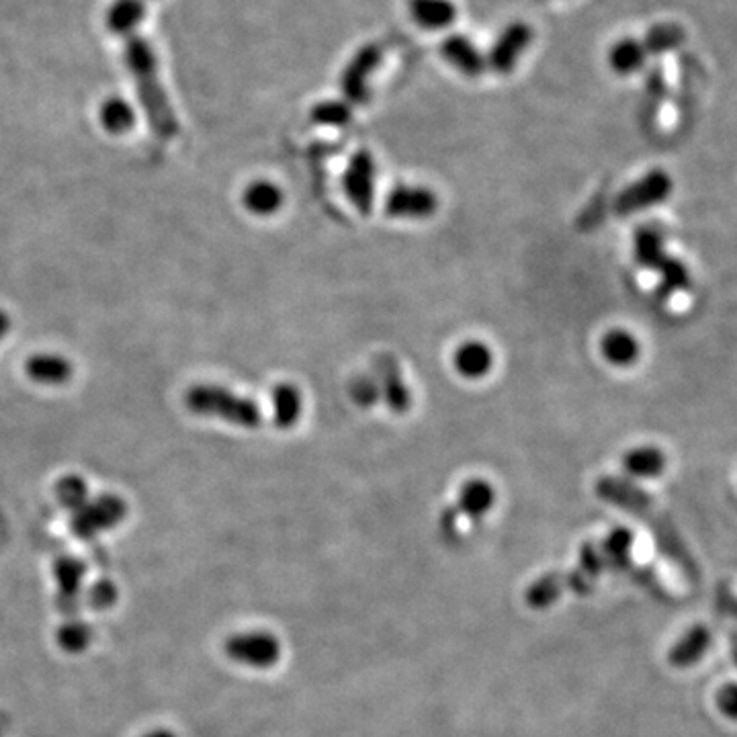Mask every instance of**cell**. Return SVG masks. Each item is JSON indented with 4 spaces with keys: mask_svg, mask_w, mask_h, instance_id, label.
<instances>
[{
    "mask_svg": "<svg viewBox=\"0 0 737 737\" xmlns=\"http://www.w3.org/2000/svg\"><path fill=\"white\" fill-rule=\"evenodd\" d=\"M717 709L731 721H737V684L729 682L717 692Z\"/></svg>",
    "mask_w": 737,
    "mask_h": 737,
    "instance_id": "cell-32",
    "label": "cell"
},
{
    "mask_svg": "<svg viewBox=\"0 0 737 737\" xmlns=\"http://www.w3.org/2000/svg\"><path fill=\"white\" fill-rule=\"evenodd\" d=\"M58 498L66 506H80L86 500V484L80 478L70 475V478H64L58 484Z\"/></svg>",
    "mask_w": 737,
    "mask_h": 737,
    "instance_id": "cell-30",
    "label": "cell"
},
{
    "mask_svg": "<svg viewBox=\"0 0 737 737\" xmlns=\"http://www.w3.org/2000/svg\"><path fill=\"white\" fill-rule=\"evenodd\" d=\"M600 353L606 363L627 369L639 361L641 344L629 330L615 328L600 338Z\"/></svg>",
    "mask_w": 737,
    "mask_h": 737,
    "instance_id": "cell-11",
    "label": "cell"
},
{
    "mask_svg": "<svg viewBox=\"0 0 737 737\" xmlns=\"http://www.w3.org/2000/svg\"><path fill=\"white\" fill-rule=\"evenodd\" d=\"M353 109L346 101H322L312 109V121L318 125L340 127L351 123Z\"/></svg>",
    "mask_w": 737,
    "mask_h": 737,
    "instance_id": "cell-29",
    "label": "cell"
},
{
    "mask_svg": "<svg viewBox=\"0 0 737 737\" xmlns=\"http://www.w3.org/2000/svg\"><path fill=\"white\" fill-rule=\"evenodd\" d=\"M9 330H11V318H9L7 312L0 310V342H3L7 338Z\"/></svg>",
    "mask_w": 737,
    "mask_h": 737,
    "instance_id": "cell-34",
    "label": "cell"
},
{
    "mask_svg": "<svg viewBox=\"0 0 737 737\" xmlns=\"http://www.w3.org/2000/svg\"><path fill=\"white\" fill-rule=\"evenodd\" d=\"M623 467L631 475V478H643V480H654L668 467V459L662 449L658 447H637L625 453Z\"/></svg>",
    "mask_w": 737,
    "mask_h": 737,
    "instance_id": "cell-20",
    "label": "cell"
},
{
    "mask_svg": "<svg viewBox=\"0 0 737 737\" xmlns=\"http://www.w3.org/2000/svg\"><path fill=\"white\" fill-rule=\"evenodd\" d=\"M342 189L361 215H369L375 195V160L367 150L357 152L344 170Z\"/></svg>",
    "mask_w": 737,
    "mask_h": 737,
    "instance_id": "cell-6",
    "label": "cell"
},
{
    "mask_svg": "<svg viewBox=\"0 0 737 737\" xmlns=\"http://www.w3.org/2000/svg\"><path fill=\"white\" fill-rule=\"evenodd\" d=\"M138 115L127 99L113 95L107 97L99 107V123L109 136H125L136 127Z\"/></svg>",
    "mask_w": 737,
    "mask_h": 737,
    "instance_id": "cell-18",
    "label": "cell"
},
{
    "mask_svg": "<svg viewBox=\"0 0 737 737\" xmlns=\"http://www.w3.org/2000/svg\"><path fill=\"white\" fill-rule=\"evenodd\" d=\"M674 191V181L666 170L656 168L649 170L639 181L629 185L619 193L615 199V213L629 218L639 211H645L649 207L662 205Z\"/></svg>",
    "mask_w": 737,
    "mask_h": 737,
    "instance_id": "cell-3",
    "label": "cell"
},
{
    "mask_svg": "<svg viewBox=\"0 0 737 737\" xmlns=\"http://www.w3.org/2000/svg\"><path fill=\"white\" fill-rule=\"evenodd\" d=\"M383 50L375 43L363 46L340 74V91L349 105H367L371 91L369 78L381 66Z\"/></svg>",
    "mask_w": 737,
    "mask_h": 737,
    "instance_id": "cell-4",
    "label": "cell"
},
{
    "mask_svg": "<svg viewBox=\"0 0 737 737\" xmlns=\"http://www.w3.org/2000/svg\"><path fill=\"white\" fill-rule=\"evenodd\" d=\"M494 500H496V492L488 482L471 480L461 488L459 508L471 518H480L494 506Z\"/></svg>",
    "mask_w": 737,
    "mask_h": 737,
    "instance_id": "cell-25",
    "label": "cell"
},
{
    "mask_svg": "<svg viewBox=\"0 0 737 737\" xmlns=\"http://www.w3.org/2000/svg\"><path fill=\"white\" fill-rule=\"evenodd\" d=\"M711 647V631L705 625L690 627L670 649L668 662L674 668H688L701 662Z\"/></svg>",
    "mask_w": 737,
    "mask_h": 737,
    "instance_id": "cell-16",
    "label": "cell"
},
{
    "mask_svg": "<svg viewBox=\"0 0 737 737\" xmlns=\"http://www.w3.org/2000/svg\"><path fill=\"white\" fill-rule=\"evenodd\" d=\"M633 252L637 265L647 271H658L664 260L670 256L666 252V238L658 228L641 226L633 238Z\"/></svg>",
    "mask_w": 737,
    "mask_h": 737,
    "instance_id": "cell-17",
    "label": "cell"
},
{
    "mask_svg": "<svg viewBox=\"0 0 737 737\" xmlns=\"http://www.w3.org/2000/svg\"><path fill=\"white\" fill-rule=\"evenodd\" d=\"M633 533L629 529H615L609 537L604 539L602 555L606 561H611L617 568H625L633 549Z\"/></svg>",
    "mask_w": 737,
    "mask_h": 737,
    "instance_id": "cell-28",
    "label": "cell"
},
{
    "mask_svg": "<svg viewBox=\"0 0 737 737\" xmlns=\"http://www.w3.org/2000/svg\"><path fill=\"white\" fill-rule=\"evenodd\" d=\"M123 62L136 80V91L142 109L146 111L152 132L162 140H172L179 134V121L172 109L158 76V56L152 43L136 35L123 41Z\"/></svg>",
    "mask_w": 737,
    "mask_h": 737,
    "instance_id": "cell-1",
    "label": "cell"
},
{
    "mask_svg": "<svg viewBox=\"0 0 737 737\" xmlns=\"http://www.w3.org/2000/svg\"><path fill=\"white\" fill-rule=\"evenodd\" d=\"M412 21L426 31H443L457 21V7L451 0H408Z\"/></svg>",
    "mask_w": 737,
    "mask_h": 737,
    "instance_id": "cell-14",
    "label": "cell"
},
{
    "mask_svg": "<svg viewBox=\"0 0 737 737\" xmlns=\"http://www.w3.org/2000/svg\"><path fill=\"white\" fill-rule=\"evenodd\" d=\"M731 647H733V662L737 664V635L733 637V641H731Z\"/></svg>",
    "mask_w": 737,
    "mask_h": 737,
    "instance_id": "cell-36",
    "label": "cell"
},
{
    "mask_svg": "<svg viewBox=\"0 0 737 737\" xmlns=\"http://www.w3.org/2000/svg\"><path fill=\"white\" fill-rule=\"evenodd\" d=\"M273 402V420L279 428H291L301 418L303 400L299 389L291 383H279L273 387L271 394Z\"/></svg>",
    "mask_w": 737,
    "mask_h": 737,
    "instance_id": "cell-22",
    "label": "cell"
},
{
    "mask_svg": "<svg viewBox=\"0 0 737 737\" xmlns=\"http://www.w3.org/2000/svg\"><path fill=\"white\" fill-rule=\"evenodd\" d=\"M686 41V31L676 23H662L647 31L645 39L641 41L643 48L649 56L666 54L672 50H678Z\"/></svg>",
    "mask_w": 737,
    "mask_h": 737,
    "instance_id": "cell-26",
    "label": "cell"
},
{
    "mask_svg": "<svg viewBox=\"0 0 737 737\" xmlns=\"http://www.w3.org/2000/svg\"><path fill=\"white\" fill-rule=\"evenodd\" d=\"M439 199L430 189L400 185L385 199V213L400 220H426L437 211Z\"/></svg>",
    "mask_w": 737,
    "mask_h": 737,
    "instance_id": "cell-8",
    "label": "cell"
},
{
    "mask_svg": "<svg viewBox=\"0 0 737 737\" xmlns=\"http://www.w3.org/2000/svg\"><path fill=\"white\" fill-rule=\"evenodd\" d=\"M647 58H649V54L645 52L643 43L635 37L619 39L609 52L611 68L621 76H631V74L639 72L645 66Z\"/></svg>",
    "mask_w": 737,
    "mask_h": 737,
    "instance_id": "cell-23",
    "label": "cell"
},
{
    "mask_svg": "<svg viewBox=\"0 0 737 737\" xmlns=\"http://www.w3.org/2000/svg\"><path fill=\"white\" fill-rule=\"evenodd\" d=\"M185 406L189 412L205 418H220L224 422L242 426V428H256L263 420L260 408L254 400L242 398L222 385H193L185 396Z\"/></svg>",
    "mask_w": 737,
    "mask_h": 737,
    "instance_id": "cell-2",
    "label": "cell"
},
{
    "mask_svg": "<svg viewBox=\"0 0 737 737\" xmlns=\"http://www.w3.org/2000/svg\"><path fill=\"white\" fill-rule=\"evenodd\" d=\"M242 203L254 215H273L283 205V191L269 181H256L242 193Z\"/></svg>",
    "mask_w": 737,
    "mask_h": 737,
    "instance_id": "cell-24",
    "label": "cell"
},
{
    "mask_svg": "<svg viewBox=\"0 0 737 737\" xmlns=\"http://www.w3.org/2000/svg\"><path fill=\"white\" fill-rule=\"evenodd\" d=\"M146 17H148L146 0H111L105 9L103 23L113 37H121L125 41L138 35Z\"/></svg>",
    "mask_w": 737,
    "mask_h": 737,
    "instance_id": "cell-9",
    "label": "cell"
},
{
    "mask_svg": "<svg viewBox=\"0 0 737 737\" xmlns=\"http://www.w3.org/2000/svg\"><path fill=\"white\" fill-rule=\"evenodd\" d=\"M125 514V504L115 498V496H103L101 500H97L95 504L82 508L76 518H74V527L78 533H93L97 529H105L111 527L123 518Z\"/></svg>",
    "mask_w": 737,
    "mask_h": 737,
    "instance_id": "cell-12",
    "label": "cell"
},
{
    "mask_svg": "<svg viewBox=\"0 0 737 737\" xmlns=\"http://www.w3.org/2000/svg\"><path fill=\"white\" fill-rule=\"evenodd\" d=\"M582 568H584V574L588 578L598 576L604 568V555L590 543L584 545V549H582Z\"/></svg>",
    "mask_w": 737,
    "mask_h": 737,
    "instance_id": "cell-33",
    "label": "cell"
},
{
    "mask_svg": "<svg viewBox=\"0 0 737 737\" xmlns=\"http://www.w3.org/2000/svg\"><path fill=\"white\" fill-rule=\"evenodd\" d=\"M379 373H381V392H383L387 406L392 408V412L396 414L408 412V408L412 406V396L398 371L396 361L383 359L379 363Z\"/></svg>",
    "mask_w": 737,
    "mask_h": 737,
    "instance_id": "cell-21",
    "label": "cell"
},
{
    "mask_svg": "<svg viewBox=\"0 0 737 737\" xmlns=\"http://www.w3.org/2000/svg\"><path fill=\"white\" fill-rule=\"evenodd\" d=\"M596 494L602 500L611 502L627 512H635V514L647 510L649 504H652V498H649L641 488L621 478H602L596 484Z\"/></svg>",
    "mask_w": 737,
    "mask_h": 737,
    "instance_id": "cell-13",
    "label": "cell"
},
{
    "mask_svg": "<svg viewBox=\"0 0 737 737\" xmlns=\"http://www.w3.org/2000/svg\"><path fill=\"white\" fill-rule=\"evenodd\" d=\"M146 737H175V735H172L170 731H154V733H150V735H146Z\"/></svg>",
    "mask_w": 737,
    "mask_h": 737,
    "instance_id": "cell-35",
    "label": "cell"
},
{
    "mask_svg": "<svg viewBox=\"0 0 737 737\" xmlns=\"http://www.w3.org/2000/svg\"><path fill=\"white\" fill-rule=\"evenodd\" d=\"M226 654L250 668H271L281 658V643L267 631H248L228 639Z\"/></svg>",
    "mask_w": 737,
    "mask_h": 737,
    "instance_id": "cell-5",
    "label": "cell"
},
{
    "mask_svg": "<svg viewBox=\"0 0 737 737\" xmlns=\"http://www.w3.org/2000/svg\"><path fill=\"white\" fill-rule=\"evenodd\" d=\"M441 56L457 72H461L463 76H469V78L482 76L488 68V62H486L484 54L478 50V46H475V43L469 37H465L461 33H455V35H449V37L443 39Z\"/></svg>",
    "mask_w": 737,
    "mask_h": 737,
    "instance_id": "cell-10",
    "label": "cell"
},
{
    "mask_svg": "<svg viewBox=\"0 0 737 737\" xmlns=\"http://www.w3.org/2000/svg\"><path fill=\"white\" fill-rule=\"evenodd\" d=\"M25 373L31 381H35L39 385L58 387V385H64L72 379L74 367L68 359H64L60 355L39 353V355H33V357L27 359Z\"/></svg>",
    "mask_w": 737,
    "mask_h": 737,
    "instance_id": "cell-15",
    "label": "cell"
},
{
    "mask_svg": "<svg viewBox=\"0 0 737 737\" xmlns=\"http://www.w3.org/2000/svg\"><path fill=\"white\" fill-rule=\"evenodd\" d=\"M533 43V29L527 23H510L496 39V43L490 50L488 56V68H492V72L496 74H510L520 56H523L529 46Z\"/></svg>",
    "mask_w": 737,
    "mask_h": 737,
    "instance_id": "cell-7",
    "label": "cell"
},
{
    "mask_svg": "<svg viewBox=\"0 0 737 737\" xmlns=\"http://www.w3.org/2000/svg\"><path fill=\"white\" fill-rule=\"evenodd\" d=\"M351 396L359 406H371L377 402L379 398V387L373 379L369 377H361L357 381H353L351 385Z\"/></svg>",
    "mask_w": 737,
    "mask_h": 737,
    "instance_id": "cell-31",
    "label": "cell"
},
{
    "mask_svg": "<svg viewBox=\"0 0 737 737\" xmlns=\"http://www.w3.org/2000/svg\"><path fill=\"white\" fill-rule=\"evenodd\" d=\"M453 365L455 369L467 377V379H480L484 377L492 365H494V355L488 349V346L480 340H467L463 342L459 349L453 355Z\"/></svg>",
    "mask_w": 737,
    "mask_h": 737,
    "instance_id": "cell-19",
    "label": "cell"
},
{
    "mask_svg": "<svg viewBox=\"0 0 737 737\" xmlns=\"http://www.w3.org/2000/svg\"><path fill=\"white\" fill-rule=\"evenodd\" d=\"M656 273L660 275V293L674 295L690 287V271L674 256H668Z\"/></svg>",
    "mask_w": 737,
    "mask_h": 737,
    "instance_id": "cell-27",
    "label": "cell"
}]
</instances>
